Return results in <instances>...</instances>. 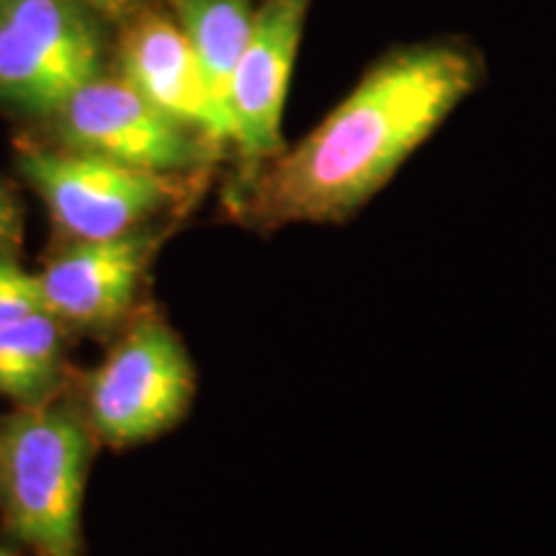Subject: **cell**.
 Instances as JSON below:
<instances>
[{"label":"cell","mask_w":556,"mask_h":556,"mask_svg":"<svg viewBox=\"0 0 556 556\" xmlns=\"http://www.w3.org/2000/svg\"><path fill=\"white\" fill-rule=\"evenodd\" d=\"M477 86V62L422 45L377 62L294 148L263 160L240 189L242 222L276 229L356 214Z\"/></svg>","instance_id":"6da1fadb"},{"label":"cell","mask_w":556,"mask_h":556,"mask_svg":"<svg viewBox=\"0 0 556 556\" xmlns=\"http://www.w3.org/2000/svg\"><path fill=\"white\" fill-rule=\"evenodd\" d=\"M90 435L73 409L34 405L0 430V500L11 531L39 556H80Z\"/></svg>","instance_id":"7a4b0ae2"},{"label":"cell","mask_w":556,"mask_h":556,"mask_svg":"<svg viewBox=\"0 0 556 556\" xmlns=\"http://www.w3.org/2000/svg\"><path fill=\"white\" fill-rule=\"evenodd\" d=\"M191 358L168 325L142 319L111 348L88 384V422L114 446L176 426L197 387Z\"/></svg>","instance_id":"3957f363"},{"label":"cell","mask_w":556,"mask_h":556,"mask_svg":"<svg viewBox=\"0 0 556 556\" xmlns=\"http://www.w3.org/2000/svg\"><path fill=\"white\" fill-rule=\"evenodd\" d=\"M99 75V34L75 0H0V101L54 116Z\"/></svg>","instance_id":"277c9868"},{"label":"cell","mask_w":556,"mask_h":556,"mask_svg":"<svg viewBox=\"0 0 556 556\" xmlns=\"http://www.w3.org/2000/svg\"><path fill=\"white\" fill-rule=\"evenodd\" d=\"M21 173L45 199L52 219L75 242L135 232L170 197L165 173L135 168L83 150H29Z\"/></svg>","instance_id":"5b68a950"},{"label":"cell","mask_w":556,"mask_h":556,"mask_svg":"<svg viewBox=\"0 0 556 556\" xmlns=\"http://www.w3.org/2000/svg\"><path fill=\"white\" fill-rule=\"evenodd\" d=\"M70 150L93 152L155 173H176L199 160L193 129L157 109L127 78H93L58 114Z\"/></svg>","instance_id":"8992f818"},{"label":"cell","mask_w":556,"mask_h":556,"mask_svg":"<svg viewBox=\"0 0 556 556\" xmlns=\"http://www.w3.org/2000/svg\"><path fill=\"white\" fill-rule=\"evenodd\" d=\"M312 0H266L227 90L232 142L253 163L283 150L281 119Z\"/></svg>","instance_id":"52a82bcc"},{"label":"cell","mask_w":556,"mask_h":556,"mask_svg":"<svg viewBox=\"0 0 556 556\" xmlns=\"http://www.w3.org/2000/svg\"><path fill=\"white\" fill-rule=\"evenodd\" d=\"M152 248L150 235L137 229L119 238L75 242L37 274L41 304L62 325L116 323L135 304Z\"/></svg>","instance_id":"ba28073f"},{"label":"cell","mask_w":556,"mask_h":556,"mask_svg":"<svg viewBox=\"0 0 556 556\" xmlns=\"http://www.w3.org/2000/svg\"><path fill=\"white\" fill-rule=\"evenodd\" d=\"M124 78L165 114L214 142H232V127L208 88L189 37L180 26L148 18L135 26L124 47Z\"/></svg>","instance_id":"9c48e42d"},{"label":"cell","mask_w":556,"mask_h":556,"mask_svg":"<svg viewBox=\"0 0 556 556\" xmlns=\"http://www.w3.org/2000/svg\"><path fill=\"white\" fill-rule=\"evenodd\" d=\"M62 323L47 309L0 328V394L24 407L45 405L60 381Z\"/></svg>","instance_id":"30bf717a"},{"label":"cell","mask_w":556,"mask_h":556,"mask_svg":"<svg viewBox=\"0 0 556 556\" xmlns=\"http://www.w3.org/2000/svg\"><path fill=\"white\" fill-rule=\"evenodd\" d=\"M208 88L227 111V90L253 31V0H173ZM229 116V114H227Z\"/></svg>","instance_id":"8fae6325"},{"label":"cell","mask_w":556,"mask_h":556,"mask_svg":"<svg viewBox=\"0 0 556 556\" xmlns=\"http://www.w3.org/2000/svg\"><path fill=\"white\" fill-rule=\"evenodd\" d=\"M39 309L45 304L37 274L21 268L11 255H0V328Z\"/></svg>","instance_id":"7c38bea8"},{"label":"cell","mask_w":556,"mask_h":556,"mask_svg":"<svg viewBox=\"0 0 556 556\" xmlns=\"http://www.w3.org/2000/svg\"><path fill=\"white\" fill-rule=\"evenodd\" d=\"M18 212L11 193L0 184V255H11V248L18 240Z\"/></svg>","instance_id":"4fadbf2b"},{"label":"cell","mask_w":556,"mask_h":556,"mask_svg":"<svg viewBox=\"0 0 556 556\" xmlns=\"http://www.w3.org/2000/svg\"><path fill=\"white\" fill-rule=\"evenodd\" d=\"M75 3L93 5V9L106 11V13H122V11L131 9V5H135L137 0H75Z\"/></svg>","instance_id":"5bb4252c"},{"label":"cell","mask_w":556,"mask_h":556,"mask_svg":"<svg viewBox=\"0 0 556 556\" xmlns=\"http://www.w3.org/2000/svg\"><path fill=\"white\" fill-rule=\"evenodd\" d=\"M0 556H16V554H13L11 548H5L3 544H0Z\"/></svg>","instance_id":"9a60e30c"}]
</instances>
